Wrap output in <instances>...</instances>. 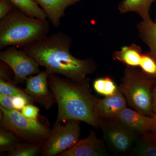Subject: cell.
<instances>
[{
  "instance_id": "cell-26",
  "label": "cell",
  "mask_w": 156,
  "mask_h": 156,
  "mask_svg": "<svg viewBox=\"0 0 156 156\" xmlns=\"http://www.w3.org/2000/svg\"><path fill=\"white\" fill-rule=\"evenodd\" d=\"M34 102L27 98L23 96H14L13 105L14 108L17 110H21L28 104H33Z\"/></svg>"
},
{
  "instance_id": "cell-9",
  "label": "cell",
  "mask_w": 156,
  "mask_h": 156,
  "mask_svg": "<svg viewBox=\"0 0 156 156\" xmlns=\"http://www.w3.org/2000/svg\"><path fill=\"white\" fill-rule=\"evenodd\" d=\"M49 73L42 71L35 76H31L26 80V87L24 90L34 101L46 109L56 103V98L48 86Z\"/></svg>"
},
{
  "instance_id": "cell-19",
  "label": "cell",
  "mask_w": 156,
  "mask_h": 156,
  "mask_svg": "<svg viewBox=\"0 0 156 156\" xmlns=\"http://www.w3.org/2000/svg\"><path fill=\"white\" fill-rule=\"evenodd\" d=\"M44 148L43 145L21 141L7 154L9 156H37L42 154Z\"/></svg>"
},
{
  "instance_id": "cell-28",
  "label": "cell",
  "mask_w": 156,
  "mask_h": 156,
  "mask_svg": "<svg viewBox=\"0 0 156 156\" xmlns=\"http://www.w3.org/2000/svg\"><path fill=\"white\" fill-rule=\"evenodd\" d=\"M152 105L154 113H156V80L153 93Z\"/></svg>"
},
{
  "instance_id": "cell-14",
  "label": "cell",
  "mask_w": 156,
  "mask_h": 156,
  "mask_svg": "<svg viewBox=\"0 0 156 156\" xmlns=\"http://www.w3.org/2000/svg\"><path fill=\"white\" fill-rule=\"evenodd\" d=\"M130 155L156 156V135L151 131L138 134Z\"/></svg>"
},
{
  "instance_id": "cell-3",
  "label": "cell",
  "mask_w": 156,
  "mask_h": 156,
  "mask_svg": "<svg viewBox=\"0 0 156 156\" xmlns=\"http://www.w3.org/2000/svg\"><path fill=\"white\" fill-rule=\"evenodd\" d=\"M50 22L30 17L15 7L0 21V50L23 48L48 35Z\"/></svg>"
},
{
  "instance_id": "cell-30",
  "label": "cell",
  "mask_w": 156,
  "mask_h": 156,
  "mask_svg": "<svg viewBox=\"0 0 156 156\" xmlns=\"http://www.w3.org/2000/svg\"><path fill=\"white\" fill-rule=\"evenodd\" d=\"M155 22H156V19H155Z\"/></svg>"
},
{
  "instance_id": "cell-27",
  "label": "cell",
  "mask_w": 156,
  "mask_h": 156,
  "mask_svg": "<svg viewBox=\"0 0 156 156\" xmlns=\"http://www.w3.org/2000/svg\"><path fill=\"white\" fill-rule=\"evenodd\" d=\"M14 96L4 95L0 93V104L1 106L8 109H14L13 105Z\"/></svg>"
},
{
  "instance_id": "cell-11",
  "label": "cell",
  "mask_w": 156,
  "mask_h": 156,
  "mask_svg": "<svg viewBox=\"0 0 156 156\" xmlns=\"http://www.w3.org/2000/svg\"><path fill=\"white\" fill-rule=\"evenodd\" d=\"M115 121L138 134L151 131L154 123L153 117L127 107L120 113Z\"/></svg>"
},
{
  "instance_id": "cell-18",
  "label": "cell",
  "mask_w": 156,
  "mask_h": 156,
  "mask_svg": "<svg viewBox=\"0 0 156 156\" xmlns=\"http://www.w3.org/2000/svg\"><path fill=\"white\" fill-rule=\"evenodd\" d=\"M16 8L30 17L47 20L43 9L34 0H10Z\"/></svg>"
},
{
  "instance_id": "cell-29",
  "label": "cell",
  "mask_w": 156,
  "mask_h": 156,
  "mask_svg": "<svg viewBox=\"0 0 156 156\" xmlns=\"http://www.w3.org/2000/svg\"><path fill=\"white\" fill-rule=\"evenodd\" d=\"M152 117L154 119V123L153 128L151 131L156 135V113H154V114Z\"/></svg>"
},
{
  "instance_id": "cell-4",
  "label": "cell",
  "mask_w": 156,
  "mask_h": 156,
  "mask_svg": "<svg viewBox=\"0 0 156 156\" xmlns=\"http://www.w3.org/2000/svg\"><path fill=\"white\" fill-rule=\"evenodd\" d=\"M156 80L150 77L138 67L126 66L118 89L127 104L136 111L152 117V98Z\"/></svg>"
},
{
  "instance_id": "cell-24",
  "label": "cell",
  "mask_w": 156,
  "mask_h": 156,
  "mask_svg": "<svg viewBox=\"0 0 156 156\" xmlns=\"http://www.w3.org/2000/svg\"><path fill=\"white\" fill-rule=\"evenodd\" d=\"M40 109L37 107L32 104H28L21 110V113L23 116L27 119L36 120L40 115Z\"/></svg>"
},
{
  "instance_id": "cell-23",
  "label": "cell",
  "mask_w": 156,
  "mask_h": 156,
  "mask_svg": "<svg viewBox=\"0 0 156 156\" xmlns=\"http://www.w3.org/2000/svg\"><path fill=\"white\" fill-rule=\"evenodd\" d=\"M139 67L146 75L156 80V58L150 51L143 53Z\"/></svg>"
},
{
  "instance_id": "cell-20",
  "label": "cell",
  "mask_w": 156,
  "mask_h": 156,
  "mask_svg": "<svg viewBox=\"0 0 156 156\" xmlns=\"http://www.w3.org/2000/svg\"><path fill=\"white\" fill-rule=\"evenodd\" d=\"M93 87L95 92L105 97L111 96L118 90V86L108 76L96 79L93 82Z\"/></svg>"
},
{
  "instance_id": "cell-21",
  "label": "cell",
  "mask_w": 156,
  "mask_h": 156,
  "mask_svg": "<svg viewBox=\"0 0 156 156\" xmlns=\"http://www.w3.org/2000/svg\"><path fill=\"white\" fill-rule=\"evenodd\" d=\"M21 140L12 131L0 127V152H9L21 142Z\"/></svg>"
},
{
  "instance_id": "cell-13",
  "label": "cell",
  "mask_w": 156,
  "mask_h": 156,
  "mask_svg": "<svg viewBox=\"0 0 156 156\" xmlns=\"http://www.w3.org/2000/svg\"><path fill=\"white\" fill-rule=\"evenodd\" d=\"M41 6L51 24L58 28L61 19L65 16V11L70 6L80 2L82 0H34Z\"/></svg>"
},
{
  "instance_id": "cell-15",
  "label": "cell",
  "mask_w": 156,
  "mask_h": 156,
  "mask_svg": "<svg viewBox=\"0 0 156 156\" xmlns=\"http://www.w3.org/2000/svg\"><path fill=\"white\" fill-rule=\"evenodd\" d=\"M142 53V49L139 45L132 44L114 52L112 56L114 60L122 62L126 66L139 67Z\"/></svg>"
},
{
  "instance_id": "cell-7",
  "label": "cell",
  "mask_w": 156,
  "mask_h": 156,
  "mask_svg": "<svg viewBox=\"0 0 156 156\" xmlns=\"http://www.w3.org/2000/svg\"><path fill=\"white\" fill-rule=\"evenodd\" d=\"M99 128L108 148L116 154L131 152L138 134L113 120L98 119Z\"/></svg>"
},
{
  "instance_id": "cell-25",
  "label": "cell",
  "mask_w": 156,
  "mask_h": 156,
  "mask_svg": "<svg viewBox=\"0 0 156 156\" xmlns=\"http://www.w3.org/2000/svg\"><path fill=\"white\" fill-rule=\"evenodd\" d=\"M15 7L10 0H0V19L7 16Z\"/></svg>"
},
{
  "instance_id": "cell-2",
  "label": "cell",
  "mask_w": 156,
  "mask_h": 156,
  "mask_svg": "<svg viewBox=\"0 0 156 156\" xmlns=\"http://www.w3.org/2000/svg\"><path fill=\"white\" fill-rule=\"evenodd\" d=\"M48 86L58 105L56 122L78 120L99 128L98 98L92 95L88 78L82 81L49 74Z\"/></svg>"
},
{
  "instance_id": "cell-1",
  "label": "cell",
  "mask_w": 156,
  "mask_h": 156,
  "mask_svg": "<svg viewBox=\"0 0 156 156\" xmlns=\"http://www.w3.org/2000/svg\"><path fill=\"white\" fill-rule=\"evenodd\" d=\"M73 40L62 31L56 32L22 48L44 66L49 74H58L76 81L87 79L97 69L95 60L79 59L70 52Z\"/></svg>"
},
{
  "instance_id": "cell-10",
  "label": "cell",
  "mask_w": 156,
  "mask_h": 156,
  "mask_svg": "<svg viewBox=\"0 0 156 156\" xmlns=\"http://www.w3.org/2000/svg\"><path fill=\"white\" fill-rule=\"evenodd\" d=\"M103 139L98 138L95 131L91 130L85 139L80 140L73 147L59 154L58 156H107Z\"/></svg>"
},
{
  "instance_id": "cell-8",
  "label": "cell",
  "mask_w": 156,
  "mask_h": 156,
  "mask_svg": "<svg viewBox=\"0 0 156 156\" xmlns=\"http://www.w3.org/2000/svg\"><path fill=\"white\" fill-rule=\"evenodd\" d=\"M0 60L5 63L14 72V82L22 83L31 76L41 72L40 66L33 58L23 50L11 46L2 50Z\"/></svg>"
},
{
  "instance_id": "cell-16",
  "label": "cell",
  "mask_w": 156,
  "mask_h": 156,
  "mask_svg": "<svg viewBox=\"0 0 156 156\" xmlns=\"http://www.w3.org/2000/svg\"><path fill=\"white\" fill-rule=\"evenodd\" d=\"M156 0H122L118 5L120 14L134 12L138 14L142 20L151 19L150 10Z\"/></svg>"
},
{
  "instance_id": "cell-5",
  "label": "cell",
  "mask_w": 156,
  "mask_h": 156,
  "mask_svg": "<svg viewBox=\"0 0 156 156\" xmlns=\"http://www.w3.org/2000/svg\"><path fill=\"white\" fill-rule=\"evenodd\" d=\"M1 126L13 132L22 141L44 146L52 128L48 119L39 115L36 120L27 119L15 109L0 106Z\"/></svg>"
},
{
  "instance_id": "cell-17",
  "label": "cell",
  "mask_w": 156,
  "mask_h": 156,
  "mask_svg": "<svg viewBox=\"0 0 156 156\" xmlns=\"http://www.w3.org/2000/svg\"><path fill=\"white\" fill-rule=\"evenodd\" d=\"M140 40L147 45L150 52L156 58V22L151 19L143 20L136 25Z\"/></svg>"
},
{
  "instance_id": "cell-22",
  "label": "cell",
  "mask_w": 156,
  "mask_h": 156,
  "mask_svg": "<svg viewBox=\"0 0 156 156\" xmlns=\"http://www.w3.org/2000/svg\"><path fill=\"white\" fill-rule=\"evenodd\" d=\"M16 84L14 81L13 82L11 79H0V93L10 96H23L27 98L34 103L33 99L28 95L25 90L20 89L16 86Z\"/></svg>"
},
{
  "instance_id": "cell-6",
  "label": "cell",
  "mask_w": 156,
  "mask_h": 156,
  "mask_svg": "<svg viewBox=\"0 0 156 156\" xmlns=\"http://www.w3.org/2000/svg\"><path fill=\"white\" fill-rule=\"evenodd\" d=\"M80 121L69 120L55 122L51 134L44 147L42 156H58L80 140Z\"/></svg>"
},
{
  "instance_id": "cell-12",
  "label": "cell",
  "mask_w": 156,
  "mask_h": 156,
  "mask_svg": "<svg viewBox=\"0 0 156 156\" xmlns=\"http://www.w3.org/2000/svg\"><path fill=\"white\" fill-rule=\"evenodd\" d=\"M127 104L126 98L119 89L114 95L98 99L96 112L98 119L115 121L120 113L127 107Z\"/></svg>"
}]
</instances>
